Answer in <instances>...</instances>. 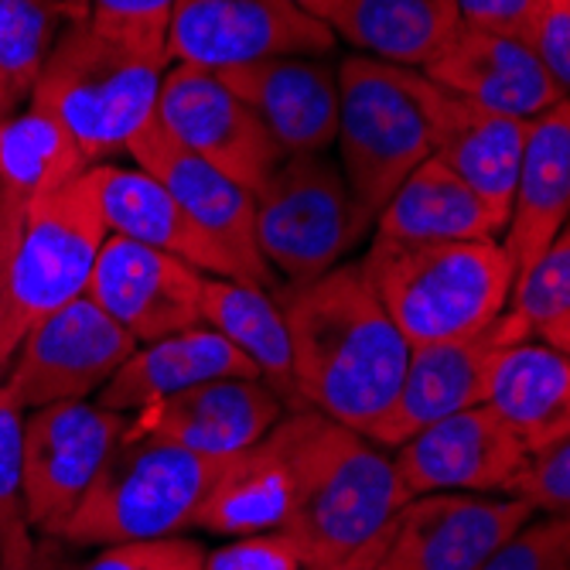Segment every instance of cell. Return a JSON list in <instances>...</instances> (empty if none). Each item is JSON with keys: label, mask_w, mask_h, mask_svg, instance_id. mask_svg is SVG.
Masks as SVG:
<instances>
[{"label": "cell", "mask_w": 570, "mask_h": 570, "mask_svg": "<svg viewBox=\"0 0 570 570\" xmlns=\"http://www.w3.org/2000/svg\"><path fill=\"white\" fill-rule=\"evenodd\" d=\"M277 297L291 328L301 406L370 438L400 393L410 342L358 264L348 261L307 287L277 291Z\"/></svg>", "instance_id": "cell-1"}, {"label": "cell", "mask_w": 570, "mask_h": 570, "mask_svg": "<svg viewBox=\"0 0 570 570\" xmlns=\"http://www.w3.org/2000/svg\"><path fill=\"white\" fill-rule=\"evenodd\" d=\"M291 469V515L284 533L304 570H345L410 495L393 454L325 413L301 406L274 424Z\"/></svg>", "instance_id": "cell-2"}, {"label": "cell", "mask_w": 570, "mask_h": 570, "mask_svg": "<svg viewBox=\"0 0 570 570\" xmlns=\"http://www.w3.org/2000/svg\"><path fill=\"white\" fill-rule=\"evenodd\" d=\"M355 264L410 348L485 332L505 315L515 287L502 239L400 243L373 236Z\"/></svg>", "instance_id": "cell-3"}, {"label": "cell", "mask_w": 570, "mask_h": 570, "mask_svg": "<svg viewBox=\"0 0 570 570\" xmlns=\"http://www.w3.org/2000/svg\"><path fill=\"white\" fill-rule=\"evenodd\" d=\"M168 66L165 56L117 41L82 18L59 35L31 102L72 134L89 165H110L158 117Z\"/></svg>", "instance_id": "cell-4"}, {"label": "cell", "mask_w": 570, "mask_h": 570, "mask_svg": "<svg viewBox=\"0 0 570 570\" xmlns=\"http://www.w3.org/2000/svg\"><path fill=\"white\" fill-rule=\"evenodd\" d=\"M107 239L99 165L28 202L0 281V362L8 370L38 322L86 294Z\"/></svg>", "instance_id": "cell-5"}, {"label": "cell", "mask_w": 570, "mask_h": 570, "mask_svg": "<svg viewBox=\"0 0 570 570\" xmlns=\"http://www.w3.org/2000/svg\"><path fill=\"white\" fill-rule=\"evenodd\" d=\"M226 458H202L171 441L134 434L110 454L92 489L51 540L66 547H114L191 530L195 512Z\"/></svg>", "instance_id": "cell-6"}, {"label": "cell", "mask_w": 570, "mask_h": 570, "mask_svg": "<svg viewBox=\"0 0 570 570\" xmlns=\"http://www.w3.org/2000/svg\"><path fill=\"white\" fill-rule=\"evenodd\" d=\"M335 147L355 209L376 229L393 191L431 158V124L413 69L348 56L338 66Z\"/></svg>", "instance_id": "cell-7"}, {"label": "cell", "mask_w": 570, "mask_h": 570, "mask_svg": "<svg viewBox=\"0 0 570 570\" xmlns=\"http://www.w3.org/2000/svg\"><path fill=\"white\" fill-rule=\"evenodd\" d=\"M373 233L328 154L284 158L256 191V249L281 291L322 281Z\"/></svg>", "instance_id": "cell-8"}, {"label": "cell", "mask_w": 570, "mask_h": 570, "mask_svg": "<svg viewBox=\"0 0 570 570\" xmlns=\"http://www.w3.org/2000/svg\"><path fill=\"white\" fill-rule=\"evenodd\" d=\"M533 515V505L512 495H413L345 570H482Z\"/></svg>", "instance_id": "cell-9"}, {"label": "cell", "mask_w": 570, "mask_h": 570, "mask_svg": "<svg viewBox=\"0 0 570 570\" xmlns=\"http://www.w3.org/2000/svg\"><path fill=\"white\" fill-rule=\"evenodd\" d=\"M130 428V413L72 400L28 410L24 417V523L38 537L59 527L92 489Z\"/></svg>", "instance_id": "cell-10"}, {"label": "cell", "mask_w": 570, "mask_h": 570, "mask_svg": "<svg viewBox=\"0 0 570 570\" xmlns=\"http://www.w3.org/2000/svg\"><path fill=\"white\" fill-rule=\"evenodd\" d=\"M338 35L294 0H175L171 66L226 72L284 56H332Z\"/></svg>", "instance_id": "cell-11"}, {"label": "cell", "mask_w": 570, "mask_h": 570, "mask_svg": "<svg viewBox=\"0 0 570 570\" xmlns=\"http://www.w3.org/2000/svg\"><path fill=\"white\" fill-rule=\"evenodd\" d=\"M134 348L137 342L82 294L24 335L4 383L24 410L89 400Z\"/></svg>", "instance_id": "cell-12"}, {"label": "cell", "mask_w": 570, "mask_h": 570, "mask_svg": "<svg viewBox=\"0 0 570 570\" xmlns=\"http://www.w3.org/2000/svg\"><path fill=\"white\" fill-rule=\"evenodd\" d=\"M158 120L165 134L191 150L195 158L209 161L246 191H261L267 178L284 161L281 147L267 134L246 102L216 76L195 66H168Z\"/></svg>", "instance_id": "cell-13"}, {"label": "cell", "mask_w": 570, "mask_h": 570, "mask_svg": "<svg viewBox=\"0 0 570 570\" xmlns=\"http://www.w3.org/2000/svg\"><path fill=\"white\" fill-rule=\"evenodd\" d=\"M393 464L410 499L431 492L509 495L527 472L530 451L492 406L479 403L393 448Z\"/></svg>", "instance_id": "cell-14"}, {"label": "cell", "mask_w": 570, "mask_h": 570, "mask_svg": "<svg viewBox=\"0 0 570 570\" xmlns=\"http://www.w3.org/2000/svg\"><path fill=\"white\" fill-rule=\"evenodd\" d=\"M205 277L178 256L110 236L96 256L86 297L144 345L202 325Z\"/></svg>", "instance_id": "cell-15"}, {"label": "cell", "mask_w": 570, "mask_h": 570, "mask_svg": "<svg viewBox=\"0 0 570 570\" xmlns=\"http://www.w3.org/2000/svg\"><path fill=\"white\" fill-rule=\"evenodd\" d=\"M523 338H530L527 325L505 311L499 322H492L479 335L413 345L400 393L370 441L393 451L413 434L451 417V413L479 406L485 400L492 358L499 355V348Z\"/></svg>", "instance_id": "cell-16"}, {"label": "cell", "mask_w": 570, "mask_h": 570, "mask_svg": "<svg viewBox=\"0 0 570 570\" xmlns=\"http://www.w3.org/2000/svg\"><path fill=\"white\" fill-rule=\"evenodd\" d=\"M413 89L431 124V158L469 185L485 202L499 233H505L530 120L482 110L472 99L428 79L421 69H413Z\"/></svg>", "instance_id": "cell-17"}, {"label": "cell", "mask_w": 570, "mask_h": 570, "mask_svg": "<svg viewBox=\"0 0 570 570\" xmlns=\"http://www.w3.org/2000/svg\"><path fill=\"white\" fill-rule=\"evenodd\" d=\"M127 154L137 168H144L154 181L171 191V198L205 233L219 239L236 256L253 284L281 291L274 274L261 261V249H256V195L253 191H246L239 181H233L209 161L195 158L191 150L175 144L158 120H150L137 134Z\"/></svg>", "instance_id": "cell-18"}, {"label": "cell", "mask_w": 570, "mask_h": 570, "mask_svg": "<svg viewBox=\"0 0 570 570\" xmlns=\"http://www.w3.org/2000/svg\"><path fill=\"white\" fill-rule=\"evenodd\" d=\"M284 413V400L264 380L229 376L134 413L130 431L219 461L261 444Z\"/></svg>", "instance_id": "cell-19"}, {"label": "cell", "mask_w": 570, "mask_h": 570, "mask_svg": "<svg viewBox=\"0 0 570 570\" xmlns=\"http://www.w3.org/2000/svg\"><path fill=\"white\" fill-rule=\"evenodd\" d=\"M261 117L284 158L325 154L338 130V66L328 56H284L216 72Z\"/></svg>", "instance_id": "cell-20"}, {"label": "cell", "mask_w": 570, "mask_h": 570, "mask_svg": "<svg viewBox=\"0 0 570 570\" xmlns=\"http://www.w3.org/2000/svg\"><path fill=\"white\" fill-rule=\"evenodd\" d=\"M421 72L475 107L515 120H537L567 99L530 41L469 24H461Z\"/></svg>", "instance_id": "cell-21"}, {"label": "cell", "mask_w": 570, "mask_h": 570, "mask_svg": "<svg viewBox=\"0 0 570 570\" xmlns=\"http://www.w3.org/2000/svg\"><path fill=\"white\" fill-rule=\"evenodd\" d=\"M570 223V96L530 120L502 249L520 284ZM515 291V287H512Z\"/></svg>", "instance_id": "cell-22"}, {"label": "cell", "mask_w": 570, "mask_h": 570, "mask_svg": "<svg viewBox=\"0 0 570 570\" xmlns=\"http://www.w3.org/2000/svg\"><path fill=\"white\" fill-rule=\"evenodd\" d=\"M99 191L110 236H124L140 246L178 256V261L209 277L249 281L236 256L205 233L171 198V191L154 181L144 168H120L114 161L99 165Z\"/></svg>", "instance_id": "cell-23"}, {"label": "cell", "mask_w": 570, "mask_h": 570, "mask_svg": "<svg viewBox=\"0 0 570 570\" xmlns=\"http://www.w3.org/2000/svg\"><path fill=\"white\" fill-rule=\"evenodd\" d=\"M485 406L540 454L570 438V355L530 335L499 348L485 383Z\"/></svg>", "instance_id": "cell-24"}, {"label": "cell", "mask_w": 570, "mask_h": 570, "mask_svg": "<svg viewBox=\"0 0 570 570\" xmlns=\"http://www.w3.org/2000/svg\"><path fill=\"white\" fill-rule=\"evenodd\" d=\"M256 376L249 362L209 325H195L158 342L137 345L114 380L99 390V400L117 413H140L161 400H171L185 390H195L213 380ZM261 380V376H256Z\"/></svg>", "instance_id": "cell-25"}, {"label": "cell", "mask_w": 570, "mask_h": 570, "mask_svg": "<svg viewBox=\"0 0 570 570\" xmlns=\"http://www.w3.org/2000/svg\"><path fill=\"white\" fill-rule=\"evenodd\" d=\"M202 325L216 328L256 370V376L284 400L287 410H301L291 328L277 291L239 277H205Z\"/></svg>", "instance_id": "cell-26"}, {"label": "cell", "mask_w": 570, "mask_h": 570, "mask_svg": "<svg viewBox=\"0 0 570 570\" xmlns=\"http://www.w3.org/2000/svg\"><path fill=\"white\" fill-rule=\"evenodd\" d=\"M291 515V469L277 434L271 431L261 444H253L223 461L219 475L205 492L191 530L216 537H253V533H284Z\"/></svg>", "instance_id": "cell-27"}, {"label": "cell", "mask_w": 570, "mask_h": 570, "mask_svg": "<svg viewBox=\"0 0 570 570\" xmlns=\"http://www.w3.org/2000/svg\"><path fill=\"white\" fill-rule=\"evenodd\" d=\"M373 236L400 243H472L499 239L485 202L438 158H428L386 202Z\"/></svg>", "instance_id": "cell-28"}, {"label": "cell", "mask_w": 570, "mask_h": 570, "mask_svg": "<svg viewBox=\"0 0 570 570\" xmlns=\"http://www.w3.org/2000/svg\"><path fill=\"white\" fill-rule=\"evenodd\" d=\"M461 28L458 0H342L335 35L403 69H428Z\"/></svg>", "instance_id": "cell-29"}, {"label": "cell", "mask_w": 570, "mask_h": 570, "mask_svg": "<svg viewBox=\"0 0 570 570\" xmlns=\"http://www.w3.org/2000/svg\"><path fill=\"white\" fill-rule=\"evenodd\" d=\"M89 168L72 134L31 99L0 124V185L14 195L31 202Z\"/></svg>", "instance_id": "cell-30"}, {"label": "cell", "mask_w": 570, "mask_h": 570, "mask_svg": "<svg viewBox=\"0 0 570 570\" xmlns=\"http://www.w3.org/2000/svg\"><path fill=\"white\" fill-rule=\"evenodd\" d=\"M79 21L62 0H0V79L21 110L66 24Z\"/></svg>", "instance_id": "cell-31"}, {"label": "cell", "mask_w": 570, "mask_h": 570, "mask_svg": "<svg viewBox=\"0 0 570 570\" xmlns=\"http://www.w3.org/2000/svg\"><path fill=\"white\" fill-rule=\"evenodd\" d=\"M505 311L512 318H520L530 335L543 322L570 315V223L543 253V261L515 284Z\"/></svg>", "instance_id": "cell-32"}, {"label": "cell", "mask_w": 570, "mask_h": 570, "mask_svg": "<svg viewBox=\"0 0 570 570\" xmlns=\"http://www.w3.org/2000/svg\"><path fill=\"white\" fill-rule=\"evenodd\" d=\"M171 8L175 0H89V21L117 41L168 59Z\"/></svg>", "instance_id": "cell-33"}, {"label": "cell", "mask_w": 570, "mask_h": 570, "mask_svg": "<svg viewBox=\"0 0 570 570\" xmlns=\"http://www.w3.org/2000/svg\"><path fill=\"white\" fill-rule=\"evenodd\" d=\"M482 570H570V520L533 515L482 563Z\"/></svg>", "instance_id": "cell-34"}, {"label": "cell", "mask_w": 570, "mask_h": 570, "mask_svg": "<svg viewBox=\"0 0 570 570\" xmlns=\"http://www.w3.org/2000/svg\"><path fill=\"white\" fill-rule=\"evenodd\" d=\"M24 417L21 400L0 383V537L24 527Z\"/></svg>", "instance_id": "cell-35"}, {"label": "cell", "mask_w": 570, "mask_h": 570, "mask_svg": "<svg viewBox=\"0 0 570 570\" xmlns=\"http://www.w3.org/2000/svg\"><path fill=\"white\" fill-rule=\"evenodd\" d=\"M205 547L191 537H158V540H130L99 547V553L79 570H202Z\"/></svg>", "instance_id": "cell-36"}, {"label": "cell", "mask_w": 570, "mask_h": 570, "mask_svg": "<svg viewBox=\"0 0 570 570\" xmlns=\"http://www.w3.org/2000/svg\"><path fill=\"white\" fill-rule=\"evenodd\" d=\"M509 495L533 505V512L567 515L570 520V438L540 454H530L527 472Z\"/></svg>", "instance_id": "cell-37"}, {"label": "cell", "mask_w": 570, "mask_h": 570, "mask_svg": "<svg viewBox=\"0 0 570 570\" xmlns=\"http://www.w3.org/2000/svg\"><path fill=\"white\" fill-rule=\"evenodd\" d=\"M202 570H304V560L287 533H253L205 550Z\"/></svg>", "instance_id": "cell-38"}, {"label": "cell", "mask_w": 570, "mask_h": 570, "mask_svg": "<svg viewBox=\"0 0 570 570\" xmlns=\"http://www.w3.org/2000/svg\"><path fill=\"white\" fill-rule=\"evenodd\" d=\"M543 0H458L461 24L533 41Z\"/></svg>", "instance_id": "cell-39"}, {"label": "cell", "mask_w": 570, "mask_h": 570, "mask_svg": "<svg viewBox=\"0 0 570 570\" xmlns=\"http://www.w3.org/2000/svg\"><path fill=\"white\" fill-rule=\"evenodd\" d=\"M530 45L563 96H570V0H543Z\"/></svg>", "instance_id": "cell-40"}, {"label": "cell", "mask_w": 570, "mask_h": 570, "mask_svg": "<svg viewBox=\"0 0 570 570\" xmlns=\"http://www.w3.org/2000/svg\"><path fill=\"white\" fill-rule=\"evenodd\" d=\"M0 570H79L69 560L66 543L38 537L28 523L0 537Z\"/></svg>", "instance_id": "cell-41"}, {"label": "cell", "mask_w": 570, "mask_h": 570, "mask_svg": "<svg viewBox=\"0 0 570 570\" xmlns=\"http://www.w3.org/2000/svg\"><path fill=\"white\" fill-rule=\"evenodd\" d=\"M533 335H537V338H543V342H550L553 348H560V352H567V355H570V315H560V318L543 322Z\"/></svg>", "instance_id": "cell-42"}, {"label": "cell", "mask_w": 570, "mask_h": 570, "mask_svg": "<svg viewBox=\"0 0 570 570\" xmlns=\"http://www.w3.org/2000/svg\"><path fill=\"white\" fill-rule=\"evenodd\" d=\"M301 11H307L311 18L325 21L332 31H335V21H338V11H342V0H294Z\"/></svg>", "instance_id": "cell-43"}, {"label": "cell", "mask_w": 570, "mask_h": 570, "mask_svg": "<svg viewBox=\"0 0 570 570\" xmlns=\"http://www.w3.org/2000/svg\"><path fill=\"white\" fill-rule=\"evenodd\" d=\"M14 110H18V107H14L11 96H8V89H4V79H0V124H4Z\"/></svg>", "instance_id": "cell-44"}, {"label": "cell", "mask_w": 570, "mask_h": 570, "mask_svg": "<svg viewBox=\"0 0 570 570\" xmlns=\"http://www.w3.org/2000/svg\"><path fill=\"white\" fill-rule=\"evenodd\" d=\"M62 4H66L79 21H82V18H89V0H62Z\"/></svg>", "instance_id": "cell-45"}, {"label": "cell", "mask_w": 570, "mask_h": 570, "mask_svg": "<svg viewBox=\"0 0 570 570\" xmlns=\"http://www.w3.org/2000/svg\"><path fill=\"white\" fill-rule=\"evenodd\" d=\"M4 376H8V366H4V362H0V383H4Z\"/></svg>", "instance_id": "cell-46"}]
</instances>
